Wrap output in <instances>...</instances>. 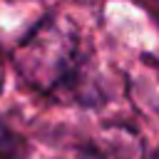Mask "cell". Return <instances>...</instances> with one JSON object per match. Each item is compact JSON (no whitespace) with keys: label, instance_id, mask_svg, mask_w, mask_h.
<instances>
[{"label":"cell","instance_id":"1","mask_svg":"<svg viewBox=\"0 0 159 159\" xmlns=\"http://www.w3.org/2000/svg\"><path fill=\"white\" fill-rule=\"evenodd\" d=\"M20 77L37 92L50 97H82L84 50L80 35L65 20H42L12 55Z\"/></svg>","mask_w":159,"mask_h":159}]
</instances>
